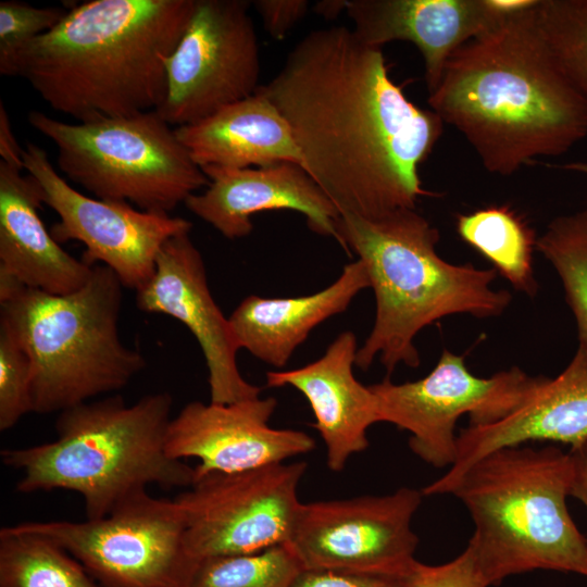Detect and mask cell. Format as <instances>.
I'll use <instances>...</instances> for the list:
<instances>
[{
    "label": "cell",
    "instance_id": "cell-6",
    "mask_svg": "<svg viewBox=\"0 0 587 587\" xmlns=\"http://www.w3.org/2000/svg\"><path fill=\"white\" fill-rule=\"evenodd\" d=\"M573 462L554 445L488 453L450 495L470 513L469 540L488 586L536 570L587 577V541L570 515Z\"/></svg>",
    "mask_w": 587,
    "mask_h": 587
},
{
    "label": "cell",
    "instance_id": "cell-31",
    "mask_svg": "<svg viewBox=\"0 0 587 587\" xmlns=\"http://www.w3.org/2000/svg\"><path fill=\"white\" fill-rule=\"evenodd\" d=\"M407 587H489L470 546L453 560L427 565L416 561L407 577Z\"/></svg>",
    "mask_w": 587,
    "mask_h": 587
},
{
    "label": "cell",
    "instance_id": "cell-13",
    "mask_svg": "<svg viewBox=\"0 0 587 587\" xmlns=\"http://www.w3.org/2000/svg\"><path fill=\"white\" fill-rule=\"evenodd\" d=\"M246 0H196L166 61V91L155 112L171 126L199 122L253 95L261 63Z\"/></svg>",
    "mask_w": 587,
    "mask_h": 587
},
{
    "label": "cell",
    "instance_id": "cell-17",
    "mask_svg": "<svg viewBox=\"0 0 587 587\" xmlns=\"http://www.w3.org/2000/svg\"><path fill=\"white\" fill-rule=\"evenodd\" d=\"M587 439V345L580 344L569 365L545 377L535 392L505 417L469 425L458 435L454 463L422 489L423 496L449 495L460 477L490 452L530 441L570 445Z\"/></svg>",
    "mask_w": 587,
    "mask_h": 587
},
{
    "label": "cell",
    "instance_id": "cell-25",
    "mask_svg": "<svg viewBox=\"0 0 587 587\" xmlns=\"http://www.w3.org/2000/svg\"><path fill=\"white\" fill-rule=\"evenodd\" d=\"M0 587H103L54 541L14 525L0 529Z\"/></svg>",
    "mask_w": 587,
    "mask_h": 587
},
{
    "label": "cell",
    "instance_id": "cell-33",
    "mask_svg": "<svg viewBox=\"0 0 587 587\" xmlns=\"http://www.w3.org/2000/svg\"><path fill=\"white\" fill-rule=\"evenodd\" d=\"M251 4L261 16L267 34L280 40L301 21L309 9L307 0H257Z\"/></svg>",
    "mask_w": 587,
    "mask_h": 587
},
{
    "label": "cell",
    "instance_id": "cell-36",
    "mask_svg": "<svg viewBox=\"0 0 587 587\" xmlns=\"http://www.w3.org/2000/svg\"><path fill=\"white\" fill-rule=\"evenodd\" d=\"M314 11L325 20H335L347 10V0H322L314 4Z\"/></svg>",
    "mask_w": 587,
    "mask_h": 587
},
{
    "label": "cell",
    "instance_id": "cell-34",
    "mask_svg": "<svg viewBox=\"0 0 587 587\" xmlns=\"http://www.w3.org/2000/svg\"><path fill=\"white\" fill-rule=\"evenodd\" d=\"M23 148L20 147L9 120V115L0 101V155L4 163L24 170L23 164Z\"/></svg>",
    "mask_w": 587,
    "mask_h": 587
},
{
    "label": "cell",
    "instance_id": "cell-24",
    "mask_svg": "<svg viewBox=\"0 0 587 587\" xmlns=\"http://www.w3.org/2000/svg\"><path fill=\"white\" fill-rule=\"evenodd\" d=\"M461 239L492 263L519 291L535 296L534 230L508 205H489L457 217Z\"/></svg>",
    "mask_w": 587,
    "mask_h": 587
},
{
    "label": "cell",
    "instance_id": "cell-28",
    "mask_svg": "<svg viewBox=\"0 0 587 587\" xmlns=\"http://www.w3.org/2000/svg\"><path fill=\"white\" fill-rule=\"evenodd\" d=\"M535 15L558 66L587 99V0H537Z\"/></svg>",
    "mask_w": 587,
    "mask_h": 587
},
{
    "label": "cell",
    "instance_id": "cell-37",
    "mask_svg": "<svg viewBox=\"0 0 587 587\" xmlns=\"http://www.w3.org/2000/svg\"><path fill=\"white\" fill-rule=\"evenodd\" d=\"M563 167L570 171L585 174L587 176V162L585 161L571 162L565 164Z\"/></svg>",
    "mask_w": 587,
    "mask_h": 587
},
{
    "label": "cell",
    "instance_id": "cell-9",
    "mask_svg": "<svg viewBox=\"0 0 587 587\" xmlns=\"http://www.w3.org/2000/svg\"><path fill=\"white\" fill-rule=\"evenodd\" d=\"M14 526L58 544L103 587H185L198 564L188 553L177 502L148 491L102 519Z\"/></svg>",
    "mask_w": 587,
    "mask_h": 587
},
{
    "label": "cell",
    "instance_id": "cell-18",
    "mask_svg": "<svg viewBox=\"0 0 587 587\" xmlns=\"http://www.w3.org/2000/svg\"><path fill=\"white\" fill-rule=\"evenodd\" d=\"M207 189L189 196L184 204L224 237L248 236L251 217L263 211L294 210L302 213L309 228L339 243V212L319 184L300 165L282 162L262 167L204 166Z\"/></svg>",
    "mask_w": 587,
    "mask_h": 587
},
{
    "label": "cell",
    "instance_id": "cell-2",
    "mask_svg": "<svg viewBox=\"0 0 587 587\" xmlns=\"http://www.w3.org/2000/svg\"><path fill=\"white\" fill-rule=\"evenodd\" d=\"M522 0L449 58L428 104L458 129L486 171L511 175L587 136V99L558 66Z\"/></svg>",
    "mask_w": 587,
    "mask_h": 587
},
{
    "label": "cell",
    "instance_id": "cell-32",
    "mask_svg": "<svg viewBox=\"0 0 587 587\" xmlns=\"http://www.w3.org/2000/svg\"><path fill=\"white\" fill-rule=\"evenodd\" d=\"M291 587H407V577L302 570Z\"/></svg>",
    "mask_w": 587,
    "mask_h": 587
},
{
    "label": "cell",
    "instance_id": "cell-12",
    "mask_svg": "<svg viewBox=\"0 0 587 587\" xmlns=\"http://www.w3.org/2000/svg\"><path fill=\"white\" fill-rule=\"evenodd\" d=\"M422 490L300 503L287 545L302 570L405 578L416 563L412 519Z\"/></svg>",
    "mask_w": 587,
    "mask_h": 587
},
{
    "label": "cell",
    "instance_id": "cell-1",
    "mask_svg": "<svg viewBox=\"0 0 587 587\" xmlns=\"http://www.w3.org/2000/svg\"><path fill=\"white\" fill-rule=\"evenodd\" d=\"M258 91L288 122L305 171L339 214L376 218L429 195L419 170L445 123L404 95L382 48L353 29L310 32Z\"/></svg>",
    "mask_w": 587,
    "mask_h": 587
},
{
    "label": "cell",
    "instance_id": "cell-35",
    "mask_svg": "<svg viewBox=\"0 0 587 587\" xmlns=\"http://www.w3.org/2000/svg\"><path fill=\"white\" fill-rule=\"evenodd\" d=\"M573 462L571 497L579 500L587 509V439L569 450ZM586 541H587V535Z\"/></svg>",
    "mask_w": 587,
    "mask_h": 587
},
{
    "label": "cell",
    "instance_id": "cell-16",
    "mask_svg": "<svg viewBox=\"0 0 587 587\" xmlns=\"http://www.w3.org/2000/svg\"><path fill=\"white\" fill-rule=\"evenodd\" d=\"M276 407L273 397L229 404L189 402L170 422L166 452L180 461L199 460L195 477L243 472L311 452L315 441L307 433L268 425Z\"/></svg>",
    "mask_w": 587,
    "mask_h": 587
},
{
    "label": "cell",
    "instance_id": "cell-26",
    "mask_svg": "<svg viewBox=\"0 0 587 587\" xmlns=\"http://www.w3.org/2000/svg\"><path fill=\"white\" fill-rule=\"evenodd\" d=\"M536 248L557 271L579 342L587 345V209L552 220Z\"/></svg>",
    "mask_w": 587,
    "mask_h": 587
},
{
    "label": "cell",
    "instance_id": "cell-20",
    "mask_svg": "<svg viewBox=\"0 0 587 587\" xmlns=\"http://www.w3.org/2000/svg\"><path fill=\"white\" fill-rule=\"evenodd\" d=\"M358 351L352 332L341 333L317 360L290 371L266 373V386H290L308 400L326 448L330 471L345 469L349 458L367 449V429L380 422L378 399L353 375Z\"/></svg>",
    "mask_w": 587,
    "mask_h": 587
},
{
    "label": "cell",
    "instance_id": "cell-3",
    "mask_svg": "<svg viewBox=\"0 0 587 587\" xmlns=\"http://www.w3.org/2000/svg\"><path fill=\"white\" fill-rule=\"evenodd\" d=\"M196 0H90L16 55L25 78L54 111L77 122L155 111L166 91V61Z\"/></svg>",
    "mask_w": 587,
    "mask_h": 587
},
{
    "label": "cell",
    "instance_id": "cell-19",
    "mask_svg": "<svg viewBox=\"0 0 587 587\" xmlns=\"http://www.w3.org/2000/svg\"><path fill=\"white\" fill-rule=\"evenodd\" d=\"M522 0H347L357 36L383 48L410 41L420 50L428 95L439 84L451 54L492 28Z\"/></svg>",
    "mask_w": 587,
    "mask_h": 587
},
{
    "label": "cell",
    "instance_id": "cell-29",
    "mask_svg": "<svg viewBox=\"0 0 587 587\" xmlns=\"http://www.w3.org/2000/svg\"><path fill=\"white\" fill-rule=\"evenodd\" d=\"M60 8H36L20 1L0 2V74L15 76L18 52L50 32L65 15Z\"/></svg>",
    "mask_w": 587,
    "mask_h": 587
},
{
    "label": "cell",
    "instance_id": "cell-8",
    "mask_svg": "<svg viewBox=\"0 0 587 587\" xmlns=\"http://www.w3.org/2000/svg\"><path fill=\"white\" fill-rule=\"evenodd\" d=\"M27 120L53 142L67 178L98 199L170 214L210 183L155 111L77 123L32 111Z\"/></svg>",
    "mask_w": 587,
    "mask_h": 587
},
{
    "label": "cell",
    "instance_id": "cell-22",
    "mask_svg": "<svg viewBox=\"0 0 587 587\" xmlns=\"http://www.w3.org/2000/svg\"><path fill=\"white\" fill-rule=\"evenodd\" d=\"M175 133L201 168L262 167L282 162L304 168L288 122L258 90L199 122L175 127Z\"/></svg>",
    "mask_w": 587,
    "mask_h": 587
},
{
    "label": "cell",
    "instance_id": "cell-5",
    "mask_svg": "<svg viewBox=\"0 0 587 587\" xmlns=\"http://www.w3.org/2000/svg\"><path fill=\"white\" fill-rule=\"evenodd\" d=\"M172 407L165 391L132 404L118 395L87 401L59 413L54 440L2 449L1 461L20 472L21 494L74 491L84 499L87 520L102 519L149 485L191 486L195 467L166 452Z\"/></svg>",
    "mask_w": 587,
    "mask_h": 587
},
{
    "label": "cell",
    "instance_id": "cell-4",
    "mask_svg": "<svg viewBox=\"0 0 587 587\" xmlns=\"http://www.w3.org/2000/svg\"><path fill=\"white\" fill-rule=\"evenodd\" d=\"M336 227L339 245L365 264L376 298L373 328L355 357L364 371L376 357L388 374L399 364L416 367L414 338L424 327L458 313L497 316L511 302L509 291L491 288L495 268L440 258L438 229L415 209L376 218L340 214Z\"/></svg>",
    "mask_w": 587,
    "mask_h": 587
},
{
    "label": "cell",
    "instance_id": "cell-30",
    "mask_svg": "<svg viewBox=\"0 0 587 587\" xmlns=\"http://www.w3.org/2000/svg\"><path fill=\"white\" fill-rule=\"evenodd\" d=\"M33 412L30 364L24 349L0 324V430Z\"/></svg>",
    "mask_w": 587,
    "mask_h": 587
},
{
    "label": "cell",
    "instance_id": "cell-23",
    "mask_svg": "<svg viewBox=\"0 0 587 587\" xmlns=\"http://www.w3.org/2000/svg\"><path fill=\"white\" fill-rule=\"evenodd\" d=\"M371 286L365 264H347L330 286L291 298L248 296L228 317L240 349L275 367L287 364L310 332L345 312L352 299Z\"/></svg>",
    "mask_w": 587,
    "mask_h": 587
},
{
    "label": "cell",
    "instance_id": "cell-27",
    "mask_svg": "<svg viewBox=\"0 0 587 587\" xmlns=\"http://www.w3.org/2000/svg\"><path fill=\"white\" fill-rule=\"evenodd\" d=\"M302 566L287 545L198 562L185 587H291Z\"/></svg>",
    "mask_w": 587,
    "mask_h": 587
},
{
    "label": "cell",
    "instance_id": "cell-15",
    "mask_svg": "<svg viewBox=\"0 0 587 587\" xmlns=\"http://www.w3.org/2000/svg\"><path fill=\"white\" fill-rule=\"evenodd\" d=\"M136 305L142 312L172 316L192 333L209 371L210 402L229 404L260 397L261 388L239 372L240 347L211 295L203 259L189 233L161 247L154 274L136 290Z\"/></svg>",
    "mask_w": 587,
    "mask_h": 587
},
{
    "label": "cell",
    "instance_id": "cell-11",
    "mask_svg": "<svg viewBox=\"0 0 587 587\" xmlns=\"http://www.w3.org/2000/svg\"><path fill=\"white\" fill-rule=\"evenodd\" d=\"M307 463H277L238 473L195 477L174 500L186 525V547L197 563L249 554L287 544L300 505Z\"/></svg>",
    "mask_w": 587,
    "mask_h": 587
},
{
    "label": "cell",
    "instance_id": "cell-10",
    "mask_svg": "<svg viewBox=\"0 0 587 587\" xmlns=\"http://www.w3.org/2000/svg\"><path fill=\"white\" fill-rule=\"evenodd\" d=\"M544 378L519 367L478 377L466 367L463 355L445 349L425 377L401 384L387 377L370 387L378 399L380 422L409 432L411 451L444 469L455 461V425L461 416L469 415L470 425L499 421L522 405Z\"/></svg>",
    "mask_w": 587,
    "mask_h": 587
},
{
    "label": "cell",
    "instance_id": "cell-7",
    "mask_svg": "<svg viewBox=\"0 0 587 587\" xmlns=\"http://www.w3.org/2000/svg\"><path fill=\"white\" fill-rule=\"evenodd\" d=\"M123 287L102 264L67 295L0 273V324L28 357L33 412L60 413L121 390L146 367L143 355L120 337Z\"/></svg>",
    "mask_w": 587,
    "mask_h": 587
},
{
    "label": "cell",
    "instance_id": "cell-21",
    "mask_svg": "<svg viewBox=\"0 0 587 587\" xmlns=\"http://www.w3.org/2000/svg\"><path fill=\"white\" fill-rule=\"evenodd\" d=\"M0 161V273L53 295L82 288L92 267L66 252L38 213L42 199L30 175Z\"/></svg>",
    "mask_w": 587,
    "mask_h": 587
},
{
    "label": "cell",
    "instance_id": "cell-14",
    "mask_svg": "<svg viewBox=\"0 0 587 587\" xmlns=\"http://www.w3.org/2000/svg\"><path fill=\"white\" fill-rule=\"evenodd\" d=\"M22 158L42 202L60 217L50 229L54 240L84 243L82 261L90 267L98 263L108 266L124 287H142L154 274L164 242L191 230L192 224L183 217L80 193L57 173L47 152L35 143L25 146Z\"/></svg>",
    "mask_w": 587,
    "mask_h": 587
}]
</instances>
